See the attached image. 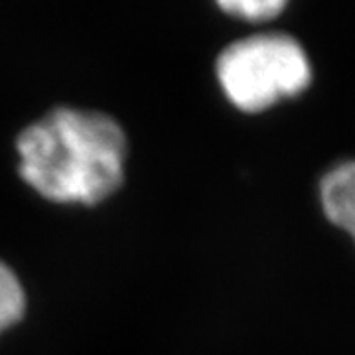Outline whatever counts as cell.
I'll list each match as a JSON object with an SVG mask.
<instances>
[{
	"instance_id": "obj_1",
	"label": "cell",
	"mask_w": 355,
	"mask_h": 355,
	"mask_svg": "<svg viewBox=\"0 0 355 355\" xmlns=\"http://www.w3.org/2000/svg\"><path fill=\"white\" fill-rule=\"evenodd\" d=\"M18 172L46 200L103 202L123 184L127 137L109 114L58 107L16 140Z\"/></svg>"
},
{
	"instance_id": "obj_2",
	"label": "cell",
	"mask_w": 355,
	"mask_h": 355,
	"mask_svg": "<svg viewBox=\"0 0 355 355\" xmlns=\"http://www.w3.org/2000/svg\"><path fill=\"white\" fill-rule=\"evenodd\" d=\"M217 79L235 107L257 113L304 91L312 67L292 36L265 32L229 44L217 60Z\"/></svg>"
},
{
	"instance_id": "obj_3",
	"label": "cell",
	"mask_w": 355,
	"mask_h": 355,
	"mask_svg": "<svg viewBox=\"0 0 355 355\" xmlns=\"http://www.w3.org/2000/svg\"><path fill=\"white\" fill-rule=\"evenodd\" d=\"M320 200L326 217L355 241V160L340 162L324 174Z\"/></svg>"
},
{
	"instance_id": "obj_4",
	"label": "cell",
	"mask_w": 355,
	"mask_h": 355,
	"mask_svg": "<svg viewBox=\"0 0 355 355\" xmlns=\"http://www.w3.org/2000/svg\"><path fill=\"white\" fill-rule=\"evenodd\" d=\"M26 294L18 277L0 261V334L24 316Z\"/></svg>"
},
{
	"instance_id": "obj_5",
	"label": "cell",
	"mask_w": 355,
	"mask_h": 355,
	"mask_svg": "<svg viewBox=\"0 0 355 355\" xmlns=\"http://www.w3.org/2000/svg\"><path fill=\"white\" fill-rule=\"evenodd\" d=\"M219 8L233 16H241L247 20H266L286 8L282 0H223Z\"/></svg>"
}]
</instances>
